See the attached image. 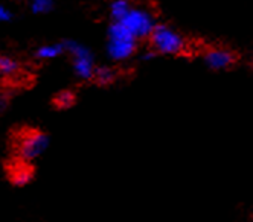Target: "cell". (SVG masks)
Returning a JSON list of instances; mask_svg holds the SVG:
<instances>
[{"label":"cell","instance_id":"1","mask_svg":"<svg viewBox=\"0 0 253 222\" xmlns=\"http://www.w3.org/2000/svg\"><path fill=\"white\" fill-rule=\"evenodd\" d=\"M137 40L126 31V28L121 22H113L108 28V43L107 53L115 61L128 60L136 52Z\"/></svg>","mask_w":253,"mask_h":222},{"label":"cell","instance_id":"2","mask_svg":"<svg viewBox=\"0 0 253 222\" xmlns=\"http://www.w3.org/2000/svg\"><path fill=\"white\" fill-rule=\"evenodd\" d=\"M150 41L153 50L162 55H182L188 49L185 37L167 25H156L150 35Z\"/></svg>","mask_w":253,"mask_h":222},{"label":"cell","instance_id":"3","mask_svg":"<svg viewBox=\"0 0 253 222\" xmlns=\"http://www.w3.org/2000/svg\"><path fill=\"white\" fill-rule=\"evenodd\" d=\"M49 146V137L39 129H25L15 142V151L22 161H32L43 155Z\"/></svg>","mask_w":253,"mask_h":222},{"label":"cell","instance_id":"4","mask_svg":"<svg viewBox=\"0 0 253 222\" xmlns=\"http://www.w3.org/2000/svg\"><path fill=\"white\" fill-rule=\"evenodd\" d=\"M121 23L126 28L136 40H142V38H150L151 32L156 28V20L153 14L148 9L143 8H131L128 11Z\"/></svg>","mask_w":253,"mask_h":222},{"label":"cell","instance_id":"5","mask_svg":"<svg viewBox=\"0 0 253 222\" xmlns=\"http://www.w3.org/2000/svg\"><path fill=\"white\" fill-rule=\"evenodd\" d=\"M63 44H64V52H69L72 55L75 75L84 81L93 79L95 60H93V55L90 52V49L83 46L81 43L74 41V40H67Z\"/></svg>","mask_w":253,"mask_h":222},{"label":"cell","instance_id":"6","mask_svg":"<svg viewBox=\"0 0 253 222\" xmlns=\"http://www.w3.org/2000/svg\"><path fill=\"white\" fill-rule=\"evenodd\" d=\"M203 60H205L206 66L212 70H226L235 64L237 57H235V53L229 49L212 47L205 52Z\"/></svg>","mask_w":253,"mask_h":222},{"label":"cell","instance_id":"7","mask_svg":"<svg viewBox=\"0 0 253 222\" xmlns=\"http://www.w3.org/2000/svg\"><path fill=\"white\" fill-rule=\"evenodd\" d=\"M32 175L34 171L26 161L15 163L9 169V178L14 186H25V184H28L32 180Z\"/></svg>","mask_w":253,"mask_h":222},{"label":"cell","instance_id":"8","mask_svg":"<svg viewBox=\"0 0 253 222\" xmlns=\"http://www.w3.org/2000/svg\"><path fill=\"white\" fill-rule=\"evenodd\" d=\"M64 52V44L63 43H53V44H44L37 49L35 52V57L42 61H49V60H55Z\"/></svg>","mask_w":253,"mask_h":222},{"label":"cell","instance_id":"9","mask_svg":"<svg viewBox=\"0 0 253 222\" xmlns=\"http://www.w3.org/2000/svg\"><path fill=\"white\" fill-rule=\"evenodd\" d=\"M93 79L101 84V85H110L115 79H116V70L108 67V66H101V67H95L93 72Z\"/></svg>","mask_w":253,"mask_h":222},{"label":"cell","instance_id":"10","mask_svg":"<svg viewBox=\"0 0 253 222\" xmlns=\"http://www.w3.org/2000/svg\"><path fill=\"white\" fill-rule=\"evenodd\" d=\"M131 9V5L128 3V0H113L110 5V15L115 22H121L122 18L128 14Z\"/></svg>","mask_w":253,"mask_h":222},{"label":"cell","instance_id":"11","mask_svg":"<svg viewBox=\"0 0 253 222\" xmlns=\"http://www.w3.org/2000/svg\"><path fill=\"white\" fill-rule=\"evenodd\" d=\"M17 72H19V63L6 55H0V75L14 76Z\"/></svg>","mask_w":253,"mask_h":222},{"label":"cell","instance_id":"12","mask_svg":"<svg viewBox=\"0 0 253 222\" xmlns=\"http://www.w3.org/2000/svg\"><path fill=\"white\" fill-rule=\"evenodd\" d=\"M75 95H74V91H70V90H63L60 91V93L53 98V104H55V107L64 110V108H69L75 104Z\"/></svg>","mask_w":253,"mask_h":222},{"label":"cell","instance_id":"13","mask_svg":"<svg viewBox=\"0 0 253 222\" xmlns=\"http://www.w3.org/2000/svg\"><path fill=\"white\" fill-rule=\"evenodd\" d=\"M53 0H31V9L34 14H46L52 9Z\"/></svg>","mask_w":253,"mask_h":222},{"label":"cell","instance_id":"14","mask_svg":"<svg viewBox=\"0 0 253 222\" xmlns=\"http://www.w3.org/2000/svg\"><path fill=\"white\" fill-rule=\"evenodd\" d=\"M12 20V12L9 8L0 5V23H8Z\"/></svg>","mask_w":253,"mask_h":222},{"label":"cell","instance_id":"15","mask_svg":"<svg viewBox=\"0 0 253 222\" xmlns=\"http://www.w3.org/2000/svg\"><path fill=\"white\" fill-rule=\"evenodd\" d=\"M6 107H8V96H6V93H3V91H0V113L5 111Z\"/></svg>","mask_w":253,"mask_h":222},{"label":"cell","instance_id":"16","mask_svg":"<svg viewBox=\"0 0 253 222\" xmlns=\"http://www.w3.org/2000/svg\"><path fill=\"white\" fill-rule=\"evenodd\" d=\"M154 57H156V52L151 49V50H147L145 53H143L140 58H142V61H148V60H151V58H154Z\"/></svg>","mask_w":253,"mask_h":222}]
</instances>
